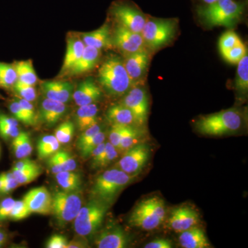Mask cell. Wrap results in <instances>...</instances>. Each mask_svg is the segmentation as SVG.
<instances>
[{"mask_svg": "<svg viewBox=\"0 0 248 248\" xmlns=\"http://www.w3.org/2000/svg\"><path fill=\"white\" fill-rule=\"evenodd\" d=\"M98 81L106 92L112 96L124 95L133 84L123 61L117 56L104 62L98 71Z\"/></svg>", "mask_w": 248, "mask_h": 248, "instance_id": "cell-1", "label": "cell"}, {"mask_svg": "<svg viewBox=\"0 0 248 248\" xmlns=\"http://www.w3.org/2000/svg\"><path fill=\"white\" fill-rule=\"evenodd\" d=\"M197 131L208 136H222L236 133L243 125V117L236 109L203 116L195 123Z\"/></svg>", "mask_w": 248, "mask_h": 248, "instance_id": "cell-2", "label": "cell"}, {"mask_svg": "<svg viewBox=\"0 0 248 248\" xmlns=\"http://www.w3.org/2000/svg\"><path fill=\"white\" fill-rule=\"evenodd\" d=\"M134 178L117 168L107 170L94 180L91 197L109 205L121 191L133 182Z\"/></svg>", "mask_w": 248, "mask_h": 248, "instance_id": "cell-3", "label": "cell"}, {"mask_svg": "<svg viewBox=\"0 0 248 248\" xmlns=\"http://www.w3.org/2000/svg\"><path fill=\"white\" fill-rule=\"evenodd\" d=\"M244 6L234 0H218L213 4L199 8V16L211 27H232L239 20Z\"/></svg>", "mask_w": 248, "mask_h": 248, "instance_id": "cell-4", "label": "cell"}, {"mask_svg": "<svg viewBox=\"0 0 248 248\" xmlns=\"http://www.w3.org/2000/svg\"><path fill=\"white\" fill-rule=\"evenodd\" d=\"M166 215L164 201L159 197H150L140 202L134 208L128 223L143 231H153L161 226Z\"/></svg>", "mask_w": 248, "mask_h": 248, "instance_id": "cell-5", "label": "cell"}, {"mask_svg": "<svg viewBox=\"0 0 248 248\" xmlns=\"http://www.w3.org/2000/svg\"><path fill=\"white\" fill-rule=\"evenodd\" d=\"M109 205L96 200L81 206L74 220V228L77 234L81 237L94 234L102 226Z\"/></svg>", "mask_w": 248, "mask_h": 248, "instance_id": "cell-6", "label": "cell"}, {"mask_svg": "<svg viewBox=\"0 0 248 248\" xmlns=\"http://www.w3.org/2000/svg\"><path fill=\"white\" fill-rule=\"evenodd\" d=\"M82 206L79 191H57L52 196V213L61 226L74 221Z\"/></svg>", "mask_w": 248, "mask_h": 248, "instance_id": "cell-7", "label": "cell"}, {"mask_svg": "<svg viewBox=\"0 0 248 248\" xmlns=\"http://www.w3.org/2000/svg\"><path fill=\"white\" fill-rule=\"evenodd\" d=\"M177 24L172 19L147 20L141 34L145 45L151 49H157L167 45L175 35Z\"/></svg>", "mask_w": 248, "mask_h": 248, "instance_id": "cell-8", "label": "cell"}, {"mask_svg": "<svg viewBox=\"0 0 248 248\" xmlns=\"http://www.w3.org/2000/svg\"><path fill=\"white\" fill-rule=\"evenodd\" d=\"M151 153L150 145L144 142L139 143L124 152L123 156L116 166L117 169L135 177L144 169Z\"/></svg>", "mask_w": 248, "mask_h": 248, "instance_id": "cell-9", "label": "cell"}, {"mask_svg": "<svg viewBox=\"0 0 248 248\" xmlns=\"http://www.w3.org/2000/svg\"><path fill=\"white\" fill-rule=\"evenodd\" d=\"M122 104L133 112L138 125L141 126L148 120L149 102L146 90L141 86H136L129 90L124 94Z\"/></svg>", "mask_w": 248, "mask_h": 248, "instance_id": "cell-10", "label": "cell"}, {"mask_svg": "<svg viewBox=\"0 0 248 248\" xmlns=\"http://www.w3.org/2000/svg\"><path fill=\"white\" fill-rule=\"evenodd\" d=\"M111 41L112 45L125 55L145 50L146 46L141 33L128 30L120 24L116 27Z\"/></svg>", "mask_w": 248, "mask_h": 248, "instance_id": "cell-11", "label": "cell"}, {"mask_svg": "<svg viewBox=\"0 0 248 248\" xmlns=\"http://www.w3.org/2000/svg\"><path fill=\"white\" fill-rule=\"evenodd\" d=\"M112 14L118 24L138 33H141L147 21L144 15L128 5L114 6Z\"/></svg>", "mask_w": 248, "mask_h": 248, "instance_id": "cell-12", "label": "cell"}, {"mask_svg": "<svg viewBox=\"0 0 248 248\" xmlns=\"http://www.w3.org/2000/svg\"><path fill=\"white\" fill-rule=\"evenodd\" d=\"M130 238L122 227L112 226L108 227L97 235L94 244L99 248H128Z\"/></svg>", "mask_w": 248, "mask_h": 248, "instance_id": "cell-13", "label": "cell"}, {"mask_svg": "<svg viewBox=\"0 0 248 248\" xmlns=\"http://www.w3.org/2000/svg\"><path fill=\"white\" fill-rule=\"evenodd\" d=\"M23 200L31 213L46 215L52 213V195L46 187L32 189L24 195Z\"/></svg>", "mask_w": 248, "mask_h": 248, "instance_id": "cell-14", "label": "cell"}, {"mask_svg": "<svg viewBox=\"0 0 248 248\" xmlns=\"http://www.w3.org/2000/svg\"><path fill=\"white\" fill-rule=\"evenodd\" d=\"M200 221V216L194 209L184 206L174 209L169 217V225L172 231L182 232L195 227Z\"/></svg>", "mask_w": 248, "mask_h": 248, "instance_id": "cell-15", "label": "cell"}, {"mask_svg": "<svg viewBox=\"0 0 248 248\" xmlns=\"http://www.w3.org/2000/svg\"><path fill=\"white\" fill-rule=\"evenodd\" d=\"M41 89L45 98L63 104L71 102L74 92V86L69 81H45Z\"/></svg>", "mask_w": 248, "mask_h": 248, "instance_id": "cell-16", "label": "cell"}, {"mask_svg": "<svg viewBox=\"0 0 248 248\" xmlns=\"http://www.w3.org/2000/svg\"><path fill=\"white\" fill-rule=\"evenodd\" d=\"M102 92L93 78H87L78 85L73 97L78 107L95 104L101 99Z\"/></svg>", "mask_w": 248, "mask_h": 248, "instance_id": "cell-17", "label": "cell"}, {"mask_svg": "<svg viewBox=\"0 0 248 248\" xmlns=\"http://www.w3.org/2000/svg\"><path fill=\"white\" fill-rule=\"evenodd\" d=\"M66 104L45 98L41 104L38 119L46 126L58 124L66 112Z\"/></svg>", "mask_w": 248, "mask_h": 248, "instance_id": "cell-18", "label": "cell"}, {"mask_svg": "<svg viewBox=\"0 0 248 248\" xmlns=\"http://www.w3.org/2000/svg\"><path fill=\"white\" fill-rule=\"evenodd\" d=\"M123 63L129 77L134 83L142 78L146 73L149 62V55L146 50L127 54Z\"/></svg>", "mask_w": 248, "mask_h": 248, "instance_id": "cell-19", "label": "cell"}, {"mask_svg": "<svg viewBox=\"0 0 248 248\" xmlns=\"http://www.w3.org/2000/svg\"><path fill=\"white\" fill-rule=\"evenodd\" d=\"M86 45L79 37H73L67 40L66 52L60 75H68L81 58Z\"/></svg>", "mask_w": 248, "mask_h": 248, "instance_id": "cell-20", "label": "cell"}, {"mask_svg": "<svg viewBox=\"0 0 248 248\" xmlns=\"http://www.w3.org/2000/svg\"><path fill=\"white\" fill-rule=\"evenodd\" d=\"M81 39L85 45L94 47L99 50L112 46V35L110 27L107 24L97 30L83 33Z\"/></svg>", "mask_w": 248, "mask_h": 248, "instance_id": "cell-21", "label": "cell"}, {"mask_svg": "<svg viewBox=\"0 0 248 248\" xmlns=\"http://www.w3.org/2000/svg\"><path fill=\"white\" fill-rule=\"evenodd\" d=\"M99 54L100 50L94 47L86 46L81 58L68 75L72 76H79L91 71L99 61Z\"/></svg>", "mask_w": 248, "mask_h": 248, "instance_id": "cell-22", "label": "cell"}, {"mask_svg": "<svg viewBox=\"0 0 248 248\" xmlns=\"http://www.w3.org/2000/svg\"><path fill=\"white\" fill-rule=\"evenodd\" d=\"M179 243L184 248H208L210 247L206 235L203 230L195 226L180 232Z\"/></svg>", "mask_w": 248, "mask_h": 248, "instance_id": "cell-23", "label": "cell"}, {"mask_svg": "<svg viewBox=\"0 0 248 248\" xmlns=\"http://www.w3.org/2000/svg\"><path fill=\"white\" fill-rule=\"evenodd\" d=\"M107 119L111 124L138 125L133 112L122 103L112 105L108 109Z\"/></svg>", "mask_w": 248, "mask_h": 248, "instance_id": "cell-24", "label": "cell"}, {"mask_svg": "<svg viewBox=\"0 0 248 248\" xmlns=\"http://www.w3.org/2000/svg\"><path fill=\"white\" fill-rule=\"evenodd\" d=\"M99 108L96 104L79 107L76 114L77 126L81 132L98 123Z\"/></svg>", "mask_w": 248, "mask_h": 248, "instance_id": "cell-25", "label": "cell"}, {"mask_svg": "<svg viewBox=\"0 0 248 248\" xmlns=\"http://www.w3.org/2000/svg\"><path fill=\"white\" fill-rule=\"evenodd\" d=\"M146 137V132L138 125H124L121 138L119 151L125 152L129 148L143 143Z\"/></svg>", "mask_w": 248, "mask_h": 248, "instance_id": "cell-26", "label": "cell"}, {"mask_svg": "<svg viewBox=\"0 0 248 248\" xmlns=\"http://www.w3.org/2000/svg\"><path fill=\"white\" fill-rule=\"evenodd\" d=\"M55 179L62 190L67 192L79 191L81 186V178L74 171H62L55 174Z\"/></svg>", "mask_w": 248, "mask_h": 248, "instance_id": "cell-27", "label": "cell"}, {"mask_svg": "<svg viewBox=\"0 0 248 248\" xmlns=\"http://www.w3.org/2000/svg\"><path fill=\"white\" fill-rule=\"evenodd\" d=\"M14 66L17 73V81L31 86L37 84L38 79L31 60L16 62Z\"/></svg>", "mask_w": 248, "mask_h": 248, "instance_id": "cell-28", "label": "cell"}, {"mask_svg": "<svg viewBox=\"0 0 248 248\" xmlns=\"http://www.w3.org/2000/svg\"><path fill=\"white\" fill-rule=\"evenodd\" d=\"M13 149L18 159L28 157L32 153V145L31 137L27 132L20 131L13 140Z\"/></svg>", "mask_w": 248, "mask_h": 248, "instance_id": "cell-29", "label": "cell"}, {"mask_svg": "<svg viewBox=\"0 0 248 248\" xmlns=\"http://www.w3.org/2000/svg\"><path fill=\"white\" fill-rule=\"evenodd\" d=\"M61 143L59 142L55 135H45L42 137L37 143V155L40 159L50 157L60 150Z\"/></svg>", "mask_w": 248, "mask_h": 248, "instance_id": "cell-30", "label": "cell"}, {"mask_svg": "<svg viewBox=\"0 0 248 248\" xmlns=\"http://www.w3.org/2000/svg\"><path fill=\"white\" fill-rule=\"evenodd\" d=\"M235 88L241 94H246L248 91V56L247 53L238 62Z\"/></svg>", "mask_w": 248, "mask_h": 248, "instance_id": "cell-31", "label": "cell"}, {"mask_svg": "<svg viewBox=\"0 0 248 248\" xmlns=\"http://www.w3.org/2000/svg\"><path fill=\"white\" fill-rule=\"evenodd\" d=\"M42 171L40 165L35 164L25 169L12 170L11 172L19 185H26L35 181L42 174Z\"/></svg>", "mask_w": 248, "mask_h": 248, "instance_id": "cell-32", "label": "cell"}, {"mask_svg": "<svg viewBox=\"0 0 248 248\" xmlns=\"http://www.w3.org/2000/svg\"><path fill=\"white\" fill-rule=\"evenodd\" d=\"M17 81V73L14 65L0 62V86L4 89H11Z\"/></svg>", "mask_w": 248, "mask_h": 248, "instance_id": "cell-33", "label": "cell"}, {"mask_svg": "<svg viewBox=\"0 0 248 248\" xmlns=\"http://www.w3.org/2000/svg\"><path fill=\"white\" fill-rule=\"evenodd\" d=\"M118 150L112 146L110 142H106L105 148L97 162L91 166L94 170L104 169L107 167L112 161L118 157Z\"/></svg>", "mask_w": 248, "mask_h": 248, "instance_id": "cell-34", "label": "cell"}, {"mask_svg": "<svg viewBox=\"0 0 248 248\" xmlns=\"http://www.w3.org/2000/svg\"><path fill=\"white\" fill-rule=\"evenodd\" d=\"M74 133V124L71 121H67L59 125L54 135L61 144H66L71 141Z\"/></svg>", "mask_w": 248, "mask_h": 248, "instance_id": "cell-35", "label": "cell"}, {"mask_svg": "<svg viewBox=\"0 0 248 248\" xmlns=\"http://www.w3.org/2000/svg\"><path fill=\"white\" fill-rule=\"evenodd\" d=\"M14 89L19 97L22 98L29 102H33L37 98V91L34 88V86H31V85L17 81L14 86Z\"/></svg>", "mask_w": 248, "mask_h": 248, "instance_id": "cell-36", "label": "cell"}, {"mask_svg": "<svg viewBox=\"0 0 248 248\" xmlns=\"http://www.w3.org/2000/svg\"><path fill=\"white\" fill-rule=\"evenodd\" d=\"M106 133L101 130L97 135H94L87 143H85L82 148L79 150L81 156L84 159L90 157L91 153L94 148H97L99 144L105 141Z\"/></svg>", "mask_w": 248, "mask_h": 248, "instance_id": "cell-37", "label": "cell"}, {"mask_svg": "<svg viewBox=\"0 0 248 248\" xmlns=\"http://www.w3.org/2000/svg\"><path fill=\"white\" fill-rule=\"evenodd\" d=\"M246 53L247 52L246 47L241 40L234 47L228 50L226 53L222 54V55L227 61L232 63H237Z\"/></svg>", "mask_w": 248, "mask_h": 248, "instance_id": "cell-38", "label": "cell"}, {"mask_svg": "<svg viewBox=\"0 0 248 248\" xmlns=\"http://www.w3.org/2000/svg\"><path fill=\"white\" fill-rule=\"evenodd\" d=\"M239 41L241 40L239 36L233 31H227L223 33L218 42V47L221 54L226 53L228 50L234 47Z\"/></svg>", "mask_w": 248, "mask_h": 248, "instance_id": "cell-39", "label": "cell"}, {"mask_svg": "<svg viewBox=\"0 0 248 248\" xmlns=\"http://www.w3.org/2000/svg\"><path fill=\"white\" fill-rule=\"evenodd\" d=\"M55 155L61 165L63 171H74L76 169V161L68 152L58 150Z\"/></svg>", "mask_w": 248, "mask_h": 248, "instance_id": "cell-40", "label": "cell"}, {"mask_svg": "<svg viewBox=\"0 0 248 248\" xmlns=\"http://www.w3.org/2000/svg\"><path fill=\"white\" fill-rule=\"evenodd\" d=\"M31 214L24 200L16 201L9 218L16 221H19L27 218Z\"/></svg>", "mask_w": 248, "mask_h": 248, "instance_id": "cell-41", "label": "cell"}, {"mask_svg": "<svg viewBox=\"0 0 248 248\" xmlns=\"http://www.w3.org/2000/svg\"><path fill=\"white\" fill-rule=\"evenodd\" d=\"M9 110L15 118L27 125H32L29 117L16 99L9 104Z\"/></svg>", "mask_w": 248, "mask_h": 248, "instance_id": "cell-42", "label": "cell"}, {"mask_svg": "<svg viewBox=\"0 0 248 248\" xmlns=\"http://www.w3.org/2000/svg\"><path fill=\"white\" fill-rule=\"evenodd\" d=\"M101 130H102V127L98 123L84 130L77 142V146H78V149H81L85 143H87L91 138L97 135Z\"/></svg>", "mask_w": 248, "mask_h": 248, "instance_id": "cell-43", "label": "cell"}, {"mask_svg": "<svg viewBox=\"0 0 248 248\" xmlns=\"http://www.w3.org/2000/svg\"><path fill=\"white\" fill-rule=\"evenodd\" d=\"M124 125L120 124H112L109 130L108 140L109 142L119 151L120 148L121 138L123 133Z\"/></svg>", "mask_w": 248, "mask_h": 248, "instance_id": "cell-44", "label": "cell"}, {"mask_svg": "<svg viewBox=\"0 0 248 248\" xmlns=\"http://www.w3.org/2000/svg\"><path fill=\"white\" fill-rule=\"evenodd\" d=\"M16 99L19 103V105L22 107L25 113L27 114L32 125H36L37 123V121H38V115L36 113L33 105L31 104V102L25 100V99H22V98L18 97Z\"/></svg>", "mask_w": 248, "mask_h": 248, "instance_id": "cell-45", "label": "cell"}, {"mask_svg": "<svg viewBox=\"0 0 248 248\" xmlns=\"http://www.w3.org/2000/svg\"><path fill=\"white\" fill-rule=\"evenodd\" d=\"M12 172L4 173V187L2 194H9L19 186Z\"/></svg>", "mask_w": 248, "mask_h": 248, "instance_id": "cell-46", "label": "cell"}, {"mask_svg": "<svg viewBox=\"0 0 248 248\" xmlns=\"http://www.w3.org/2000/svg\"><path fill=\"white\" fill-rule=\"evenodd\" d=\"M68 241L65 236L61 234H54L48 240L46 247L47 248H67Z\"/></svg>", "mask_w": 248, "mask_h": 248, "instance_id": "cell-47", "label": "cell"}, {"mask_svg": "<svg viewBox=\"0 0 248 248\" xmlns=\"http://www.w3.org/2000/svg\"><path fill=\"white\" fill-rule=\"evenodd\" d=\"M20 133L19 126L0 124V136L4 140H14Z\"/></svg>", "mask_w": 248, "mask_h": 248, "instance_id": "cell-48", "label": "cell"}, {"mask_svg": "<svg viewBox=\"0 0 248 248\" xmlns=\"http://www.w3.org/2000/svg\"><path fill=\"white\" fill-rule=\"evenodd\" d=\"M16 200L12 198H6L0 203V221H4L9 218Z\"/></svg>", "mask_w": 248, "mask_h": 248, "instance_id": "cell-49", "label": "cell"}, {"mask_svg": "<svg viewBox=\"0 0 248 248\" xmlns=\"http://www.w3.org/2000/svg\"><path fill=\"white\" fill-rule=\"evenodd\" d=\"M145 248H173V244L172 241L170 239H156L151 242L148 243L145 245Z\"/></svg>", "mask_w": 248, "mask_h": 248, "instance_id": "cell-50", "label": "cell"}, {"mask_svg": "<svg viewBox=\"0 0 248 248\" xmlns=\"http://www.w3.org/2000/svg\"><path fill=\"white\" fill-rule=\"evenodd\" d=\"M48 166L49 170H50L53 174H56L63 171L61 165H60V162H59L58 159H57L55 154L49 157Z\"/></svg>", "mask_w": 248, "mask_h": 248, "instance_id": "cell-51", "label": "cell"}, {"mask_svg": "<svg viewBox=\"0 0 248 248\" xmlns=\"http://www.w3.org/2000/svg\"><path fill=\"white\" fill-rule=\"evenodd\" d=\"M37 164L35 161H32L29 158H23L21 159L20 161H17L13 167L12 170H22L25 169V168L29 167V166H32V165Z\"/></svg>", "mask_w": 248, "mask_h": 248, "instance_id": "cell-52", "label": "cell"}, {"mask_svg": "<svg viewBox=\"0 0 248 248\" xmlns=\"http://www.w3.org/2000/svg\"><path fill=\"white\" fill-rule=\"evenodd\" d=\"M0 124L19 126V121L16 120L14 117H10L2 113H0Z\"/></svg>", "mask_w": 248, "mask_h": 248, "instance_id": "cell-53", "label": "cell"}, {"mask_svg": "<svg viewBox=\"0 0 248 248\" xmlns=\"http://www.w3.org/2000/svg\"><path fill=\"white\" fill-rule=\"evenodd\" d=\"M87 244L82 240L75 239L68 242L67 248H81L87 247Z\"/></svg>", "mask_w": 248, "mask_h": 248, "instance_id": "cell-54", "label": "cell"}, {"mask_svg": "<svg viewBox=\"0 0 248 248\" xmlns=\"http://www.w3.org/2000/svg\"><path fill=\"white\" fill-rule=\"evenodd\" d=\"M6 241V234L3 232L0 231V247L4 244Z\"/></svg>", "mask_w": 248, "mask_h": 248, "instance_id": "cell-55", "label": "cell"}, {"mask_svg": "<svg viewBox=\"0 0 248 248\" xmlns=\"http://www.w3.org/2000/svg\"><path fill=\"white\" fill-rule=\"evenodd\" d=\"M3 187H4V173L0 174V193L2 192Z\"/></svg>", "mask_w": 248, "mask_h": 248, "instance_id": "cell-56", "label": "cell"}, {"mask_svg": "<svg viewBox=\"0 0 248 248\" xmlns=\"http://www.w3.org/2000/svg\"><path fill=\"white\" fill-rule=\"evenodd\" d=\"M204 2L206 3L207 4H213V3L216 2L218 0H203Z\"/></svg>", "mask_w": 248, "mask_h": 248, "instance_id": "cell-57", "label": "cell"}]
</instances>
